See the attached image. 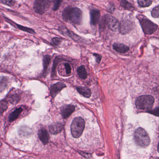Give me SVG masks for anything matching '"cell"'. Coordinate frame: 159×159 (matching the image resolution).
<instances>
[{
    "label": "cell",
    "mask_w": 159,
    "mask_h": 159,
    "mask_svg": "<svg viewBox=\"0 0 159 159\" xmlns=\"http://www.w3.org/2000/svg\"><path fill=\"white\" fill-rule=\"evenodd\" d=\"M53 2H54V3L53 10L55 11H57L58 8H59L60 4H61L62 1H53Z\"/></svg>",
    "instance_id": "obj_28"
},
{
    "label": "cell",
    "mask_w": 159,
    "mask_h": 159,
    "mask_svg": "<svg viewBox=\"0 0 159 159\" xmlns=\"http://www.w3.org/2000/svg\"><path fill=\"white\" fill-rule=\"evenodd\" d=\"M113 48L116 52L121 53H125L129 51V47L122 43H114Z\"/></svg>",
    "instance_id": "obj_14"
},
{
    "label": "cell",
    "mask_w": 159,
    "mask_h": 159,
    "mask_svg": "<svg viewBox=\"0 0 159 159\" xmlns=\"http://www.w3.org/2000/svg\"><path fill=\"white\" fill-rule=\"evenodd\" d=\"M75 107L71 105H65L61 108V114L64 119L68 118L74 111Z\"/></svg>",
    "instance_id": "obj_11"
},
{
    "label": "cell",
    "mask_w": 159,
    "mask_h": 159,
    "mask_svg": "<svg viewBox=\"0 0 159 159\" xmlns=\"http://www.w3.org/2000/svg\"><path fill=\"white\" fill-rule=\"evenodd\" d=\"M121 5L126 10L132 11L134 9V6L131 3L128 2L122 1L121 2Z\"/></svg>",
    "instance_id": "obj_22"
},
{
    "label": "cell",
    "mask_w": 159,
    "mask_h": 159,
    "mask_svg": "<svg viewBox=\"0 0 159 159\" xmlns=\"http://www.w3.org/2000/svg\"><path fill=\"white\" fill-rule=\"evenodd\" d=\"M102 19L103 24L112 31L119 30L120 24L115 17L109 15H106Z\"/></svg>",
    "instance_id": "obj_7"
},
{
    "label": "cell",
    "mask_w": 159,
    "mask_h": 159,
    "mask_svg": "<svg viewBox=\"0 0 159 159\" xmlns=\"http://www.w3.org/2000/svg\"><path fill=\"white\" fill-rule=\"evenodd\" d=\"M134 140L137 145L142 147H147L150 143V139L148 134L141 127L138 128L135 132Z\"/></svg>",
    "instance_id": "obj_2"
},
{
    "label": "cell",
    "mask_w": 159,
    "mask_h": 159,
    "mask_svg": "<svg viewBox=\"0 0 159 159\" xmlns=\"http://www.w3.org/2000/svg\"><path fill=\"white\" fill-rule=\"evenodd\" d=\"M152 16L154 18L159 17V6L154 8L152 11Z\"/></svg>",
    "instance_id": "obj_23"
},
{
    "label": "cell",
    "mask_w": 159,
    "mask_h": 159,
    "mask_svg": "<svg viewBox=\"0 0 159 159\" xmlns=\"http://www.w3.org/2000/svg\"><path fill=\"white\" fill-rule=\"evenodd\" d=\"M154 99L151 95H143L138 98L136 101V106L139 109H150L154 104Z\"/></svg>",
    "instance_id": "obj_4"
},
{
    "label": "cell",
    "mask_w": 159,
    "mask_h": 159,
    "mask_svg": "<svg viewBox=\"0 0 159 159\" xmlns=\"http://www.w3.org/2000/svg\"><path fill=\"white\" fill-rule=\"evenodd\" d=\"M43 67L44 72H46L51 62V57L50 55H45L43 57Z\"/></svg>",
    "instance_id": "obj_19"
},
{
    "label": "cell",
    "mask_w": 159,
    "mask_h": 159,
    "mask_svg": "<svg viewBox=\"0 0 159 159\" xmlns=\"http://www.w3.org/2000/svg\"><path fill=\"white\" fill-rule=\"evenodd\" d=\"M93 56L95 57L96 62L99 64L100 63V61H101L102 56L100 55L97 53H94Z\"/></svg>",
    "instance_id": "obj_31"
},
{
    "label": "cell",
    "mask_w": 159,
    "mask_h": 159,
    "mask_svg": "<svg viewBox=\"0 0 159 159\" xmlns=\"http://www.w3.org/2000/svg\"><path fill=\"white\" fill-rule=\"evenodd\" d=\"M148 112L150 114L155 115V116H159V107L153 110L149 111Z\"/></svg>",
    "instance_id": "obj_29"
},
{
    "label": "cell",
    "mask_w": 159,
    "mask_h": 159,
    "mask_svg": "<svg viewBox=\"0 0 159 159\" xmlns=\"http://www.w3.org/2000/svg\"><path fill=\"white\" fill-rule=\"evenodd\" d=\"M76 89L77 91L84 97L90 98L91 97L92 92L91 90L87 87L79 86L77 87Z\"/></svg>",
    "instance_id": "obj_16"
},
{
    "label": "cell",
    "mask_w": 159,
    "mask_h": 159,
    "mask_svg": "<svg viewBox=\"0 0 159 159\" xmlns=\"http://www.w3.org/2000/svg\"><path fill=\"white\" fill-rule=\"evenodd\" d=\"M63 125L61 123H56L51 125L49 127L50 131L52 134H56L60 133L63 130Z\"/></svg>",
    "instance_id": "obj_15"
},
{
    "label": "cell",
    "mask_w": 159,
    "mask_h": 159,
    "mask_svg": "<svg viewBox=\"0 0 159 159\" xmlns=\"http://www.w3.org/2000/svg\"><path fill=\"white\" fill-rule=\"evenodd\" d=\"M133 23L129 20H125L122 21L120 24L119 31L122 34H126L130 32L134 28Z\"/></svg>",
    "instance_id": "obj_8"
},
{
    "label": "cell",
    "mask_w": 159,
    "mask_h": 159,
    "mask_svg": "<svg viewBox=\"0 0 159 159\" xmlns=\"http://www.w3.org/2000/svg\"><path fill=\"white\" fill-rule=\"evenodd\" d=\"M65 69H66V73L67 75H70L71 72V68L70 65L68 63L65 64Z\"/></svg>",
    "instance_id": "obj_27"
},
{
    "label": "cell",
    "mask_w": 159,
    "mask_h": 159,
    "mask_svg": "<svg viewBox=\"0 0 159 159\" xmlns=\"http://www.w3.org/2000/svg\"><path fill=\"white\" fill-rule=\"evenodd\" d=\"M158 152H159V144H158Z\"/></svg>",
    "instance_id": "obj_32"
},
{
    "label": "cell",
    "mask_w": 159,
    "mask_h": 159,
    "mask_svg": "<svg viewBox=\"0 0 159 159\" xmlns=\"http://www.w3.org/2000/svg\"><path fill=\"white\" fill-rule=\"evenodd\" d=\"M139 6L141 7H147L149 6L152 3V1L151 0H139L138 1Z\"/></svg>",
    "instance_id": "obj_21"
},
{
    "label": "cell",
    "mask_w": 159,
    "mask_h": 159,
    "mask_svg": "<svg viewBox=\"0 0 159 159\" xmlns=\"http://www.w3.org/2000/svg\"><path fill=\"white\" fill-rule=\"evenodd\" d=\"M100 12L97 9H93L90 11V23L93 25H96L99 22Z\"/></svg>",
    "instance_id": "obj_12"
},
{
    "label": "cell",
    "mask_w": 159,
    "mask_h": 159,
    "mask_svg": "<svg viewBox=\"0 0 159 159\" xmlns=\"http://www.w3.org/2000/svg\"><path fill=\"white\" fill-rule=\"evenodd\" d=\"M8 107V104L7 101H5V100H2L1 102V110L2 113L5 110L7 109Z\"/></svg>",
    "instance_id": "obj_24"
},
{
    "label": "cell",
    "mask_w": 159,
    "mask_h": 159,
    "mask_svg": "<svg viewBox=\"0 0 159 159\" xmlns=\"http://www.w3.org/2000/svg\"><path fill=\"white\" fill-rule=\"evenodd\" d=\"M85 126V121L81 117L75 118L70 126L71 134L73 137L78 138L81 136Z\"/></svg>",
    "instance_id": "obj_3"
},
{
    "label": "cell",
    "mask_w": 159,
    "mask_h": 159,
    "mask_svg": "<svg viewBox=\"0 0 159 159\" xmlns=\"http://www.w3.org/2000/svg\"><path fill=\"white\" fill-rule=\"evenodd\" d=\"M53 44H54L56 46H58L62 42V39L59 38H54L52 39Z\"/></svg>",
    "instance_id": "obj_26"
},
{
    "label": "cell",
    "mask_w": 159,
    "mask_h": 159,
    "mask_svg": "<svg viewBox=\"0 0 159 159\" xmlns=\"http://www.w3.org/2000/svg\"><path fill=\"white\" fill-rule=\"evenodd\" d=\"M1 2L3 3V4L8 5V6H12L15 3V1H12V0H8V1H1Z\"/></svg>",
    "instance_id": "obj_25"
},
{
    "label": "cell",
    "mask_w": 159,
    "mask_h": 159,
    "mask_svg": "<svg viewBox=\"0 0 159 159\" xmlns=\"http://www.w3.org/2000/svg\"><path fill=\"white\" fill-rule=\"evenodd\" d=\"M15 25H16V28L19 29L20 30H22V31H25V32H27L28 33H30V34H35L36 33L35 30L32 29L18 25V24H15Z\"/></svg>",
    "instance_id": "obj_20"
},
{
    "label": "cell",
    "mask_w": 159,
    "mask_h": 159,
    "mask_svg": "<svg viewBox=\"0 0 159 159\" xmlns=\"http://www.w3.org/2000/svg\"><path fill=\"white\" fill-rule=\"evenodd\" d=\"M141 27L145 34H152L157 30L158 27L157 25L152 23L148 19L144 18H140L139 19Z\"/></svg>",
    "instance_id": "obj_6"
},
{
    "label": "cell",
    "mask_w": 159,
    "mask_h": 159,
    "mask_svg": "<svg viewBox=\"0 0 159 159\" xmlns=\"http://www.w3.org/2000/svg\"><path fill=\"white\" fill-rule=\"evenodd\" d=\"M66 84L61 82H59L57 83L53 84L51 86V90H50V93H51L52 97H55L59 92H61L63 89L66 88Z\"/></svg>",
    "instance_id": "obj_10"
},
{
    "label": "cell",
    "mask_w": 159,
    "mask_h": 159,
    "mask_svg": "<svg viewBox=\"0 0 159 159\" xmlns=\"http://www.w3.org/2000/svg\"><path fill=\"white\" fill-rule=\"evenodd\" d=\"M57 59L56 58V59H55L54 62L53 67L52 73L53 76H54V75L56 74V70L57 66Z\"/></svg>",
    "instance_id": "obj_30"
},
{
    "label": "cell",
    "mask_w": 159,
    "mask_h": 159,
    "mask_svg": "<svg viewBox=\"0 0 159 159\" xmlns=\"http://www.w3.org/2000/svg\"><path fill=\"white\" fill-rule=\"evenodd\" d=\"M77 72L79 77L80 79L85 80L87 78L88 74L84 66H81L78 67L77 69Z\"/></svg>",
    "instance_id": "obj_18"
},
{
    "label": "cell",
    "mask_w": 159,
    "mask_h": 159,
    "mask_svg": "<svg viewBox=\"0 0 159 159\" xmlns=\"http://www.w3.org/2000/svg\"><path fill=\"white\" fill-rule=\"evenodd\" d=\"M23 109L22 108L20 107L16 108L15 110L12 112H11L9 116V120L10 122L13 121L15 120H16L18 116L21 114V112L23 111Z\"/></svg>",
    "instance_id": "obj_17"
},
{
    "label": "cell",
    "mask_w": 159,
    "mask_h": 159,
    "mask_svg": "<svg viewBox=\"0 0 159 159\" xmlns=\"http://www.w3.org/2000/svg\"><path fill=\"white\" fill-rule=\"evenodd\" d=\"M59 31L62 35L64 36H67L70 37L74 41L77 42H82L83 39L81 37H79L76 35L75 33H73L72 31H70L65 26H61L59 27Z\"/></svg>",
    "instance_id": "obj_9"
},
{
    "label": "cell",
    "mask_w": 159,
    "mask_h": 159,
    "mask_svg": "<svg viewBox=\"0 0 159 159\" xmlns=\"http://www.w3.org/2000/svg\"><path fill=\"white\" fill-rule=\"evenodd\" d=\"M52 2L49 0H37L34 2L33 9L37 13L43 14L50 8Z\"/></svg>",
    "instance_id": "obj_5"
},
{
    "label": "cell",
    "mask_w": 159,
    "mask_h": 159,
    "mask_svg": "<svg viewBox=\"0 0 159 159\" xmlns=\"http://www.w3.org/2000/svg\"><path fill=\"white\" fill-rule=\"evenodd\" d=\"M39 136L41 141L43 144L45 145L48 144L49 142V135L46 129L43 128L41 129L39 132Z\"/></svg>",
    "instance_id": "obj_13"
},
{
    "label": "cell",
    "mask_w": 159,
    "mask_h": 159,
    "mask_svg": "<svg viewBox=\"0 0 159 159\" xmlns=\"http://www.w3.org/2000/svg\"><path fill=\"white\" fill-rule=\"evenodd\" d=\"M63 20L67 23L73 25H79L82 20V11L77 7H66L62 13Z\"/></svg>",
    "instance_id": "obj_1"
},
{
    "label": "cell",
    "mask_w": 159,
    "mask_h": 159,
    "mask_svg": "<svg viewBox=\"0 0 159 159\" xmlns=\"http://www.w3.org/2000/svg\"><path fill=\"white\" fill-rule=\"evenodd\" d=\"M156 159H159V158H157Z\"/></svg>",
    "instance_id": "obj_33"
}]
</instances>
